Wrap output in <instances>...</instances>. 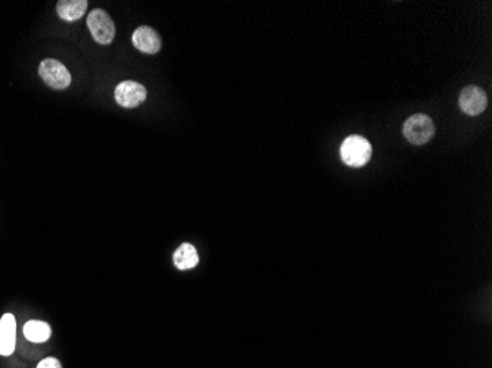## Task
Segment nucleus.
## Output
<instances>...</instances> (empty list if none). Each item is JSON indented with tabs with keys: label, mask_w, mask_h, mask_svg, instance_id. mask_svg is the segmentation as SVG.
<instances>
[{
	"label": "nucleus",
	"mask_w": 492,
	"mask_h": 368,
	"mask_svg": "<svg viewBox=\"0 0 492 368\" xmlns=\"http://www.w3.org/2000/svg\"><path fill=\"white\" fill-rule=\"evenodd\" d=\"M88 2L85 0H60L56 5L59 17L64 21H77L80 19L85 10H88Z\"/></svg>",
	"instance_id": "1a4fd4ad"
},
{
	"label": "nucleus",
	"mask_w": 492,
	"mask_h": 368,
	"mask_svg": "<svg viewBox=\"0 0 492 368\" xmlns=\"http://www.w3.org/2000/svg\"><path fill=\"white\" fill-rule=\"evenodd\" d=\"M342 161L350 167L360 168L372 158V144L361 136H350L341 146Z\"/></svg>",
	"instance_id": "f257e3e1"
},
{
	"label": "nucleus",
	"mask_w": 492,
	"mask_h": 368,
	"mask_svg": "<svg viewBox=\"0 0 492 368\" xmlns=\"http://www.w3.org/2000/svg\"><path fill=\"white\" fill-rule=\"evenodd\" d=\"M459 105L463 112L467 115H481L488 105L486 93L481 87H477V85H467L460 93Z\"/></svg>",
	"instance_id": "39448f33"
},
{
	"label": "nucleus",
	"mask_w": 492,
	"mask_h": 368,
	"mask_svg": "<svg viewBox=\"0 0 492 368\" xmlns=\"http://www.w3.org/2000/svg\"><path fill=\"white\" fill-rule=\"evenodd\" d=\"M24 336H26L30 342L34 343H42L49 340L52 335V328L47 323L44 321H37V320H31L28 321L22 328Z\"/></svg>",
	"instance_id": "9b49d317"
},
{
	"label": "nucleus",
	"mask_w": 492,
	"mask_h": 368,
	"mask_svg": "<svg viewBox=\"0 0 492 368\" xmlns=\"http://www.w3.org/2000/svg\"><path fill=\"white\" fill-rule=\"evenodd\" d=\"M37 368H63L60 362L56 358H44L40 361V364L37 365Z\"/></svg>",
	"instance_id": "f8f14e48"
},
{
	"label": "nucleus",
	"mask_w": 492,
	"mask_h": 368,
	"mask_svg": "<svg viewBox=\"0 0 492 368\" xmlns=\"http://www.w3.org/2000/svg\"><path fill=\"white\" fill-rule=\"evenodd\" d=\"M17 321L12 314H5L0 320V355L9 357L15 351Z\"/></svg>",
	"instance_id": "6e6552de"
},
{
	"label": "nucleus",
	"mask_w": 492,
	"mask_h": 368,
	"mask_svg": "<svg viewBox=\"0 0 492 368\" xmlns=\"http://www.w3.org/2000/svg\"><path fill=\"white\" fill-rule=\"evenodd\" d=\"M145 85L136 81H122L115 89V101L122 108H136L146 99Z\"/></svg>",
	"instance_id": "423d86ee"
},
{
	"label": "nucleus",
	"mask_w": 492,
	"mask_h": 368,
	"mask_svg": "<svg viewBox=\"0 0 492 368\" xmlns=\"http://www.w3.org/2000/svg\"><path fill=\"white\" fill-rule=\"evenodd\" d=\"M402 133L411 144L422 146L434 137L435 124L430 117L425 114H416L404 122Z\"/></svg>",
	"instance_id": "f03ea898"
},
{
	"label": "nucleus",
	"mask_w": 492,
	"mask_h": 368,
	"mask_svg": "<svg viewBox=\"0 0 492 368\" xmlns=\"http://www.w3.org/2000/svg\"><path fill=\"white\" fill-rule=\"evenodd\" d=\"M88 27L99 44H110L115 37V24L106 10L93 9L88 17Z\"/></svg>",
	"instance_id": "7ed1b4c3"
},
{
	"label": "nucleus",
	"mask_w": 492,
	"mask_h": 368,
	"mask_svg": "<svg viewBox=\"0 0 492 368\" xmlns=\"http://www.w3.org/2000/svg\"><path fill=\"white\" fill-rule=\"evenodd\" d=\"M133 44L143 53L154 55L161 49V37L151 27H139L133 33Z\"/></svg>",
	"instance_id": "0eeeda50"
},
{
	"label": "nucleus",
	"mask_w": 492,
	"mask_h": 368,
	"mask_svg": "<svg viewBox=\"0 0 492 368\" xmlns=\"http://www.w3.org/2000/svg\"><path fill=\"white\" fill-rule=\"evenodd\" d=\"M173 261L179 269H190L199 264V255L196 252L193 244L183 243L174 252Z\"/></svg>",
	"instance_id": "9d476101"
},
{
	"label": "nucleus",
	"mask_w": 492,
	"mask_h": 368,
	"mask_svg": "<svg viewBox=\"0 0 492 368\" xmlns=\"http://www.w3.org/2000/svg\"><path fill=\"white\" fill-rule=\"evenodd\" d=\"M39 74L49 87L56 90L67 89L72 80L67 67L56 59H44L39 67Z\"/></svg>",
	"instance_id": "20e7f679"
}]
</instances>
